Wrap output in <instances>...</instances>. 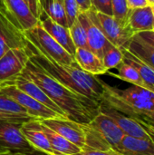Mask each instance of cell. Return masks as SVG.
Masks as SVG:
<instances>
[{
	"mask_svg": "<svg viewBox=\"0 0 154 155\" xmlns=\"http://www.w3.org/2000/svg\"><path fill=\"white\" fill-rule=\"evenodd\" d=\"M20 74L35 83L67 119L88 124L99 112L101 104L71 91L30 60Z\"/></svg>",
	"mask_w": 154,
	"mask_h": 155,
	"instance_id": "cell-1",
	"label": "cell"
},
{
	"mask_svg": "<svg viewBox=\"0 0 154 155\" xmlns=\"http://www.w3.org/2000/svg\"><path fill=\"white\" fill-rule=\"evenodd\" d=\"M26 48L30 56L29 60L37 64L60 84L95 103H102L104 91L103 81L98 78L97 75L84 71L78 64L68 65L54 61L28 39Z\"/></svg>",
	"mask_w": 154,
	"mask_h": 155,
	"instance_id": "cell-2",
	"label": "cell"
},
{
	"mask_svg": "<svg viewBox=\"0 0 154 155\" xmlns=\"http://www.w3.org/2000/svg\"><path fill=\"white\" fill-rule=\"evenodd\" d=\"M103 90L102 103L127 116L140 120L154 112V93L146 88L132 85L119 89L103 82Z\"/></svg>",
	"mask_w": 154,
	"mask_h": 155,
	"instance_id": "cell-3",
	"label": "cell"
},
{
	"mask_svg": "<svg viewBox=\"0 0 154 155\" xmlns=\"http://www.w3.org/2000/svg\"><path fill=\"white\" fill-rule=\"evenodd\" d=\"M85 131L86 146L84 149H113L116 151L124 136L119 126L100 110L93 120L88 124H85Z\"/></svg>",
	"mask_w": 154,
	"mask_h": 155,
	"instance_id": "cell-4",
	"label": "cell"
},
{
	"mask_svg": "<svg viewBox=\"0 0 154 155\" xmlns=\"http://www.w3.org/2000/svg\"><path fill=\"white\" fill-rule=\"evenodd\" d=\"M25 35L30 42L54 61L68 65L77 64L74 55L69 54L61 45H59L41 26L39 22L33 28L25 30Z\"/></svg>",
	"mask_w": 154,
	"mask_h": 155,
	"instance_id": "cell-5",
	"label": "cell"
},
{
	"mask_svg": "<svg viewBox=\"0 0 154 155\" xmlns=\"http://www.w3.org/2000/svg\"><path fill=\"white\" fill-rule=\"evenodd\" d=\"M86 12L112 45L126 49L129 42L134 35V33L129 26H123L113 16L98 12L93 8Z\"/></svg>",
	"mask_w": 154,
	"mask_h": 155,
	"instance_id": "cell-6",
	"label": "cell"
},
{
	"mask_svg": "<svg viewBox=\"0 0 154 155\" xmlns=\"http://www.w3.org/2000/svg\"><path fill=\"white\" fill-rule=\"evenodd\" d=\"M25 31L4 5H0V57L10 49L25 47Z\"/></svg>",
	"mask_w": 154,
	"mask_h": 155,
	"instance_id": "cell-7",
	"label": "cell"
},
{
	"mask_svg": "<svg viewBox=\"0 0 154 155\" xmlns=\"http://www.w3.org/2000/svg\"><path fill=\"white\" fill-rule=\"evenodd\" d=\"M0 90L10 96L13 100H15L26 111L27 114L34 119L45 120L50 118L62 117L50 108L44 106L19 88H17L10 80L0 83Z\"/></svg>",
	"mask_w": 154,
	"mask_h": 155,
	"instance_id": "cell-8",
	"label": "cell"
},
{
	"mask_svg": "<svg viewBox=\"0 0 154 155\" xmlns=\"http://www.w3.org/2000/svg\"><path fill=\"white\" fill-rule=\"evenodd\" d=\"M21 124L0 121V151L24 155L38 153L25 140L21 132Z\"/></svg>",
	"mask_w": 154,
	"mask_h": 155,
	"instance_id": "cell-9",
	"label": "cell"
},
{
	"mask_svg": "<svg viewBox=\"0 0 154 155\" xmlns=\"http://www.w3.org/2000/svg\"><path fill=\"white\" fill-rule=\"evenodd\" d=\"M42 124L54 130L57 134L66 138L69 142L79 147L81 150L86 146L85 124L72 121L67 118L55 117L45 120H40Z\"/></svg>",
	"mask_w": 154,
	"mask_h": 155,
	"instance_id": "cell-10",
	"label": "cell"
},
{
	"mask_svg": "<svg viewBox=\"0 0 154 155\" xmlns=\"http://www.w3.org/2000/svg\"><path fill=\"white\" fill-rule=\"evenodd\" d=\"M29 53L25 47L8 50L0 57V83L19 75L29 62Z\"/></svg>",
	"mask_w": 154,
	"mask_h": 155,
	"instance_id": "cell-11",
	"label": "cell"
},
{
	"mask_svg": "<svg viewBox=\"0 0 154 155\" xmlns=\"http://www.w3.org/2000/svg\"><path fill=\"white\" fill-rule=\"evenodd\" d=\"M21 132L29 144L38 153L44 155H60L52 147L40 120L30 119L21 124Z\"/></svg>",
	"mask_w": 154,
	"mask_h": 155,
	"instance_id": "cell-12",
	"label": "cell"
},
{
	"mask_svg": "<svg viewBox=\"0 0 154 155\" xmlns=\"http://www.w3.org/2000/svg\"><path fill=\"white\" fill-rule=\"evenodd\" d=\"M77 19L84 28L88 48L102 59L112 44L105 37L100 27L91 19L87 12H80Z\"/></svg>",
	"mask_w": 154,
	"mask_h": 155,
	"instance_id": "cell-13",
	"label": "cell"
},
{
	"mask_svg": "<svg viewBox=\"0 0 154 155\" xmlns=\"http://www.w3.org/2000/svg\"><path fill=\"white\" fill-rule=\"evenodd\" d=\"M99 110L107 114L123 131L124 135L137 137V138H149V134L143 124L136 119L127 116L113 108L101 103Z\"/></svg>",
	"mask_w": 154,
	"mask_h": 155,
	"instance_id": "cell-14",
	"label": "cell"
},
{
	"mask_svg": "<svg viewBox=\"0 0 154 155\" xmlns=\"http://www.w3.org/2000/svg\"><path fill=\"white\" fill-rule=\"evenodd\" d=\"M38 22L41 26L69 54H71L72 55L74 54L76 47L72 40L70 30L68 27L63 26L54 22L46 15L44 10H42L41 12V15L38 18Z\"/></svg>",
	"mask_w": 154,
	"mask_h": 155,
	"instance_id": "cell-15",
	"label": "cell"
},
{
	"mask_svg": "<svg viewBox=\"0 0 154 155\" xmlns=\"http://www.w3.org/2000/svg\"><path fill=\"white\" fill-rule=\"evenodd\" d=\"M17 88H19L20 90H22L23 92H25V94H27L29 96H31L32 98L35 99L36 101H38L39 103H41L42 104H44V106L50 108L51 110H53L54 112H55L56 114H58L59 115H61L64 118H66V116L64 115V114L61 111V109L45 94V93L35 84L34 83L32 80L27 79L24 76H22L21 74L15 76V78L10 80Z\"/></svg>",
	"mask_w": 154,
	"mask_h": 155,
	"instance_id": "cell-16",
	"label": "cell"
},
{
	"mask_svg": "<svg viewBox=\"0 0 154 155\" xmlns=\"http://www.w3.org/2000/svg\"><path fill=\"white\" fill-rule=\"evenodd\" d=\"M116 151L121 155H154V143L151 137L137 138L124 135Z\"/></svg>",
	"mask_w": 154,
	"mask_h": 155,
	"instance_id": "cell-17",
	"label": "cell"
},
{
	"mask_svg": "<svg viewBox=\"0 0 154 155\" xmlns=\"http://www.w3.org/2000/svg\"><path fill=\"white\" fill-rule=\"evenodd\" d=\"M128 26L135 34L154 31V14L151 5L131 9L128 16Z\"/></svg>",
	"mask_w": 154,
	"mask_h": 155,
	"instance_id": "cell-18",
	"label": "cell"
},
{
	"mask_svg": "<svg viewBox=\"0 0 154 155\" xmlns=\"http://www.w3.org/2000/svg\"><path fill=\"white\" fill-rule=\"evenodd\" d=\"M3 4L24 31L31 29L38 24V19L32 14L25 0H3Z\"/></svg>",
	"mask_w": 154,
	"mask_h": 155,
	"instance_id": "cell-19",
	"label": "cell"
},
{
	"mask_svg": "<svg viewBox=\"0 0 154 155\" xmlns=\"http://www.w3.org/2000/svg\"><path fill=\"white\" fill-rule=\"evenodd\" d=\"M74 57L79 67L91 74L99 75L108 73L107 69L103 64L102 59L89 48L77 47Z\"/></svg>",
	"mask_w": 154,
	"mask_h": 155,
	"instance_id": "cell-20",
	"label": "cell"
},
{
	"mask_svg": "<svg viewBox=\"0 0 154 155\" xmlns=\"http://www.w3.org/2000/svg\"><path fill=\"white\" fill-rule=\"evenodd\" d=\"M41 122V121H40ZM42 128L45 133L53 149L60 155H73L79 153L81 149L69 142L66 138L57 134L54 130L50 129L44 124H42Z\"/></svg>",
	"mask_w": 154,
	"mask_h": 155,
	"instance_id": "cell-21",
	"label": "cell"
},
{
	"mask_svg": "<svg viewBox=\"0 0 154 155\" xmlns=\"http://www.w3.org/2000/svg\"><path fill=\"white\" fill-rule=\"evenodd\" d=\"M123 52V60L133 65L140 74L143 78L144 84L148 90L154 93V70L152 69L149 65H147L144 62H143L139 57L131 53L129 50L122 48Z\"/></svg>",
	"mask_w": 154,
	"mask_h": 155,
	"instance_id": "cell-22",
	"label": "cell"
},
{
	"mask_svg": "<svg viewBox=\"0 0 154 155\" xmlns=\"http://www.w3.org/2000/svg\"><path fill=\"white\" fill-rule=\"evenodd\" d=\"M126 49L135 54L143 62H144L147 65H149L154 70V48L140 40L134 35L129 42Z\"/></svg>",
	"mask_w": 154,
	"mask_h": 155,
	"instance_id": "cell-23",
	"label": "cell"
},
{
	"mask_svg": "<svg viewBox=\"0 0 154 155\" xmlns=\"http://www.w3.org/2000/svg\"><path fill=\"white\" fill-rule=\"evenodd\" d=\"M116 69L118 70L117 74H113V73L108 72L109 74H111L113 77L119 78L123 81L128 82L132 84L133 85H136V86H140V87H143L147 89L146 84H144L138 71L133 65H131L124 60L116 67Z\"/></svg>",
	"mask_w": 154,
	"mask_h": 155,
	"instance_id": "cell-24",
	"label": "cell"
},
{
	"mask_svg": "<svg viewBox=\"0 0 154 155\" xmlns=\"http://www.w3.org/2000/svg\"><path fill=\"white\" fill-rule=\"evenodd\" d=\"M41 5L42 9L50 18H52L57 24L69 28L66 14L62 2L59 0H44Z\"/></svg>",
	"mask_w": 154,
	"mask_h": 155,
	"instance_id": "cell-25",
	"label": "cell"
},
{
	"mask_svg": "<svg viewBox=\"0 0 154 155\" xmlns=\"http://www.w3.org/2000/svg\"><path fill=\"white\" fill-rule=\"evenodd\" d=\"M0 111L22 118L34 119L27 114L26 111L22 106H20L15 100H13L10 96L5 94L1 90H0Z\"/></svg>",
	"mask_w": 154,
	"mask_h": 155,
	"instance_id": "cell-26",
	"label": "cell"
},
{
	"mask_svg": "<svg viewBox=\"0 0 154 155\" xmlns=\"http://www.w3.org/2000/svg\"><path fill=\"white\" fill-rule=\"evenodd\" d=\"M123 52L122 48H119L113 45H111L105 51L102 61L104 67L109 72L111 69L116 68L123 61Z\"/></svg>",
	"mask_w": 154,
	"mask_h": 155,
	"instance_id": "cell-27",
	"label": "cell"
},
{
	"mask_svg": "<svg viewBox=\"0 0 154 155\" xmlns=\"http://www.w3.org/2000/svg\"><path fill=\"white\" fill-rule=\"evenodd\" d=\"M113 16L123 25L128 26V16L130 8L126 0H112Z\"/></svg>",
	"mask_w": 154,
	"mask_h": 155,
	"instance_id": "cell-28",
	"label": "cell"
},
{
	"mask_svg": "<svg viewBox=\"0 0 154 155\" xmlns=\"http://www.w3.org/2000/svg\"><path fill=\"white\" fill-rule=\"evenodd\" d=\"M70 34L72 40L75 45V47H85L88 48L87 45V39H86V34L84 31V26L79 22L78 19H76L74 24L69 27Z\"/></svg>",
	"mask_w": 154,
	"mask_h": 155,
	"instance_id": "cell-29",
	"label": "cell"
},
{
	"mask_svg": "<svg viewBox=\"0 0 154 155\" xmlns=\"http://www.w3.org/2000/svg\"><path fill=\"white\" fill-rule=\"evenodd\" d=\"M63 5L66 14L68 26L70 27L77 19V16L80 13L79 6L76 0H63Z\"/></svg>",
	"mask_w": 154,
	"mask_h": 155,
	"instance_id": "cell-30",
	"label": "cell"
},
{
	"mask_svg": "<svg viewBox=\"0 0 154 155\" xmlns=\"http://www.w3.org/2000/svg\"><path fill=\"white\" fill-rule=\"evenodd\" d=\"M91 3L94 10L113 16L112 0H91Z\"/></svg>",
	"mask_w": 154,
	"mask_h": 155,
	"instance_id": "cell-31",
	"label": "cell"
},
{
	"mask_svg": "<svg viewBox=\"0 0 154 155\" xmlns=\"http://www.w3.org/2000/svg\"><path fill=\"white\" fill-rule=\"evenodd\" d=\"M73 155H121L115 150H95V149H83L79 153Z\"/></svg>",
	"mask_w": 154,
	"mask_h": 155,
	"instance_id": "cell-32",
	"label": "cell"
},
{
	"mask_svg": "<svg viewBox=\"0 0 154 155\" xmlns=\"http://www.w3.org/2000/svg\"><path fill=\"white\" fill-rule=\"evenodd\" d=\"M135 35L140 40H142L143 42H144L145 44H147L151 47L154 48V31L140 32V33L135 34Z\"/></svg>",
	"mask_w": 154,
	"mask_h": 155,
	"instance_id": "cell-33",
	"label": "cell"
},
{
	"mask_svg": "<svg viewBox=\"0 0 154 155\" xmlns=\"http://www.w3.org/2000/svg\"><path fill=\"white\" fill-rule=\"evenodd\" d=\"M25 1L27 4L29 9L31 10L32 14L38 19L43 10L39 0H25Z\"/></svg>",
	"mask_w": 154,
	"mask_h": 155,
	"instance_id": "cell-34",
	"label": "cell"
},
{
	"mask_svg": "<svg viewBox=\"0 0 154 155\" xmlns=\"http://www.w3.org/2000/svg\"><path fill=\"white\" fill-rule=\"evenodd\" d=\"M30 119L26 118H22L16 115L13 114H8L5 113H3L0 111V121L1 122H10V123H17V124H23L25 121H28Z\"/></svg>",
	"mask_w": 154,
	"mask_h": 155,
	"instance_id": "cell-35",
	"label": "cell"
},
{
	"mask_svg": "<svg viewBox=\"0 0 154 155\" xmlns=\"http://www.w3.org/2000/svg\"><path fill=\"white\" fill-rule=\"evenodd\" d=\"M126 1L130 9L144 7L146 5H149V3L147 0H126Z\"/></svg>",
	"mask_w": 154,
	"mask_h": 155,
	"instance_id": "cell-36",
	"label": "cell"
},
{
	"mask_svg": "<svg viewBox=\"0 0 154 155\" xmlns=\"http://www.w3.org/2000/svg\"><path fill=\"white\" fill-rule=\"evenodd\" d=\"M80 12H86L92 8L91 0H76Z\"/></svg>",
	"mask_w": 154,
	"mask_h": 155,
	"instance_id": "cell-37",
	"label": "cell"
},
{
	"mask_svg": "<svg viewBox=\"0 0 154 155\" xmlns=\"http://www.w3.org/2000/svg\"><path fill=\"white\" fill-rule=\"evenodd\" d=\"M142 124H143V126L146 129V131L148 132V134H149V136L151 137V139L152 140V142L154 143V131L153 130H152L151 128H150V126L147 124V123L144 121V120H143V119H140V120H138Z\"/></svg>",
	"mask_w": 154,
	"mask_h": 155,
	"instance_id": "cell-38",
	"label": "cell"
},
{
	"mask_svg": "<svg viewBox=\"0 0 154 155\" xmlns=\"http://www.w3.org/2000/svg\"><path fill=\"white\" fill-rule=\"evenodd\" d=\"M143 120H144V121H146L148 123H151V124H154V112L149 113L148 114L143 116Z\"/></svg>",
	"mask_w": 154,
	"mask_h": 155,
	"instance_id": "cell-39",
	"label": "cell"
},
{
	"mask_svg": "<svg viewBox=\"0 0 154 155\" xmlns=\"http://www.w3.org/2000/svg\"><path fill=\"white\" fill-rule=\"evenodd\" d=\"M0 155H24V154L13 153H11V152H7V151H0Z\"/></svg>",
	"mask_w": 154,
	"mask_h": 155,
	"instance_id": "cell-40",
	"label": "cell"
},
{
	"mask_svg": "<svg viewBox=\"0 0 154 155\" xmlns=\"http://www.w3.org/2000/svg\"><path fill=\"white\" fill-rule=\"evenodd\" d=\"M145 122H146V121H145ZM146 123H147V124L150 126V128L154 131V124H151V123H148V122H146Z\"/></svg>",
	"mask_w": 154,
	"mask_h": 155,
	"instance_id": "cell-41",
	"label": "cell"
},
{
	"mask_svg": "<svg viewBox=\"0 0 154 155\" xmlns=\"http://www.w3.org/2000/svg\"><path fill=\"white\" fill-rule=\"evenodd\" d=\"M147 1H148L149 5H154V0H147Z\"/></svg>",
	"mask_w": 154,
	"mask_h": 155,
	"instance_id": "cell-42",
	"label": "cell"
},
{
	"mask_svg": "<svg viewBox=\"0 0 154 155\" xmlns=\"http://www.w3.org/2000/svg\"><path fill=\"white\" fill-rule=\"evenodd\" d=\"M44 0H39V2H40V4H41V5L44 3ZM41 6H42V5H41Z\"/></svg>",
	"mask_w": 154,
	"mask_h": 155,
	"instance_id": "cell-43",
	"label": "cell"
},
{
	"mask_svg": "<svg viewBox=\"0 0 154 155\" xmlns=\"http://www.w3.org/2000/svg\"><path fill=\"white\" fill-rule=\"evenodd\" d=\"M4 5L3 4V0H0V5Z\"/></svg>",
	"mask_w": 154,
	"mask_h": 155,
	"instance_id": "cell-44",
	"label": "cell"
},
{
	"mask_svg": "<svg viewBox=\"0 0 154 155\" xmlns=\"http://www.w3.org/2000/svg\"><path fill=\"white\" fill-rule=\"evenodd\" d=\"M43 154V153H35V154H33V155H41Z\"/></svg>",
	"mask_w": 154,
	"mask_h": 155,
	"instance_id": "cell-45",
	"label": "cell"
},
{
	"mask_svg": "<svg viewBox=\"0 0 154 155\" xmlns=\"http://www.w3.org/2000/svg\"><path fill=\"white\" fill-rule=\"evenodd\" d=\"M152 10H153V14H154V5H152Z\"/></svg>",
	"mask_w": 154,
	"mask_h": 155,
	"instance_id": "cell-46",
	"label": "cell"
},
{
	"mask_svg": "<svg viewBox=\"0 0 154 155\" xmlns=\"http://www.w3.org/2000/svg\"><path fill=\"white\" fill-rule=\"evenodd\" d=\"M59 1H60V2H62V3H63V0H59Z\"/></svg>",
	"mask_w": 154,
	"mask_h": 155,
	"instance_id": "cell-47",
	"label": "cell"
}]
</instances>
